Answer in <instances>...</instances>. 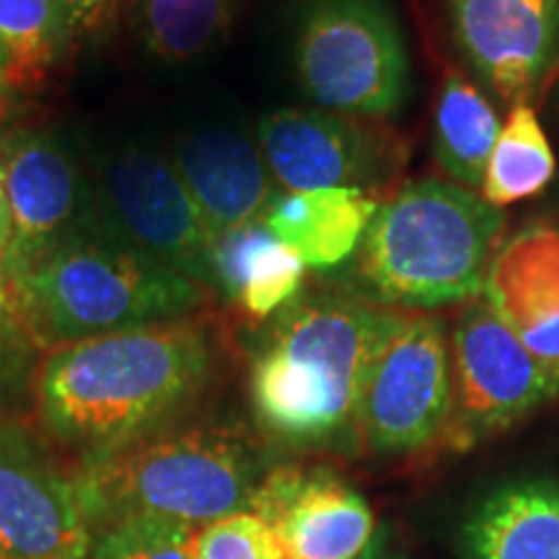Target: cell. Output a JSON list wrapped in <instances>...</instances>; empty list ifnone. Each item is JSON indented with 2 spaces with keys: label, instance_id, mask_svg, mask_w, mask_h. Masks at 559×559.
I'll use <instances>...</instances> for the list:
<instances>
[{
  "label": "cell",
  "instance_id": "6da1fadb",
  "mask_svg": "<svg viewBox=\"0 0 559 559\" xmlns=\"http://www.w3.org/2000/svg\"><path fill=\"white\" fill-rule=\"evenodd\" d=\"M200 324L160 321L55 347L37 373V412L81 461L111 456L177 425L213 376Z\"/></svg>",
  "mask_w": 559,
  "mask_h": 559
},
{
  "label": "cell",
  "instance_id": "7a4b0ae2",
  "mask_svg": "<svg viewBox=\"0 0 559 559\" xmlns=\"http://www.w3.org/2000/svg\"><path fill=\"white\" fill-rule=\"evenodd\" d=\"M400 311L368 298L311 296L277 313L249 370L257 428L285 449L358 440L362 389Z\"/></svg>",
  "mask_w": 559,
  "mask_h": 559
},
{
  "label": "cell",
  "instance_id": "3957f363",
  "mask_svg": "<svg viewBox=\"0 0 559 559\" xmlns=\"http://www.w3.org/2000/svg\"><path fill=\"white\" fill-rule=\"evenodd\" d=\"M506 215L466 187L423 179L379 205L360 241L358 277L379 306L432 311L481 296Z\"/></svg>",
  "mask_w": 559,
  "mask_h": 559
},
{
  "label": "cell",
  "instance_id": "277c9868",
  "mask_svg": "<svg viewBox=\"0 0 559 559\" xmlns=\"http://www.w3.org/2000/svg\"><path fill=\"white\" fill-rule=\"evenodd\" d=\"M264 472L239 430L171 425L111 456L81 461L70 477L94 536L132 519L205 526L251 510Z\"/></svg>",
  "mask_w": 559,
  "mask_h": 559
},
{
  "label": "cell",
  "instance_id": "5b68a950",
  "mask_svg": "<svg viewBox=\"0 0 559 559\" xmlns=\"http://www.w3.org/2000/svg\"><path fill=\"white\" fill-rule=\"evenodd\" d=\"M3 283L39 347L185 319L202 300L198 283L130 247L104 221Z\"/></svg>",
  "mask_w": 559,
  "mask_h": 559
},
{
  "label": "cell",
  "instance_id": "8992f818",
  "mask_svg": "<svg viewBox=\"0 0 559 559\" xmlns=\"http://www.w3.org/2000/svg\"><path fill=\"white\" fill-rule=\"evenodd\" d=\"M296 70L319 109L386 120L409 96V55L386 0H304Z\"/></svg>",
  "mask_w": 559,
  "mask_h": 559
},
{
  "label": "cell",
  "instance_id": "52a82bcc",
  "mask_svg": "<svg viewBox=\"0 0 559 559\" xmlns=\"http://www.w3.org/2000/svg\"><path fill=\"white\" fill-rule=\"evenodd\" d=\"M451 402L445 324L428 311H400L362 389L358 440L373 453H415L443 438Z\"/></svg>",
  "mask_w": 559,
  "mask_h": 559
},
{
  "label": "cell",
  "instance_id": "ba28073f",
  "mask_svg": "<svg viewBox=\"0 0 559 559\" xmlns=\"http://www.w3.org/2000/svg\"><path fill=\"white\" fill-rule=\"evenodd\" d=\"M449 340L453 402L443 432L449 449H472L559 394L542 362L485 300L461 311Z\"/></svg>",
  "mask_w": 559,
  "mask_h": 559
},
{
  "label": "cell",
  "instance_id": "9c48e42d",
  "mask_svg": "<svg viewBox=\"0 0 559 559\" xmlns=\"http://www.w3.org/2000/svg\"><path fill=\"white\" fill-rule=\"evenodd\" d=\"M0 190L11 210V241L0 262L3 280L102 226L94 185L52 132L19 130L0 143Z\"/></svg>",
  "mask_w": 559,
  "mask_h": 559
},
{
  "label": "cell",
  "instance_id": "30bf717a",
  "mask_svg": "<svg viewBox=\"0 0 559 559\" xmlns=\"http://www.w3.org/2000/svg\"><path fill=\"white\" fill-rule=\"evenodd\" d=\"M111 234L192 283L213 285V239L185 181L148 148H122L96 181Z\"/></svg>",
  "mask_w": 559,
  "mask_h": 559
},
{
  "label": "cell",
  "instance_id": "8fae6325",
  "mask_svg": "<svg viewBox=\"0 0 559 559\" xmlns=\"http://www.w3.org/2000/svg\"><path fill=\"white\" fill-rule=\"evenodd\" d=\"M260 151L288 192L358 187L376 194L407 166V145L386 124L319 107L264 115Z\"/></svg>",
  "mask_w": 559,
  "mask_h": 559
},
{
  "label": "cell",
  "instance_id": "7c38bea8",
  "mask_svg": "<svg viewBox=\"0 0 559 559\" xmlns=\"http://www.w3.org/2000/svg\"><path fill=\"white\" fill-rule=\"evenodd\" d=\"M451 39L489 99L531 104L559 70V0H445Z\"/></svg>",
  "mask_w": 559,
  "mask_h": 559
},
{
  "label": "cell",
  "instance_id": "4fadbf2b",
  "mask_svg": "<svg viewBox=\"0 0 559 559\" xmlns=\"http://www.w3.org/2000/svg\"><path fill=\"white\" fill-rule=\"evenodd\" d=\"M73 477L24 425L0 419V559H86Z\"/></svg>",
  "mask_w": 559,
  "mask_h": 559
},
{
  "label": "cell",
  "instance_id": "5bb4252c",
  "mask_svg": "<svg viewBox=\"0 0 559 559\" xmlns=\"http://www.w3.org/2000/svg\"><path fill=\"white\" fill-rule=\"evenodd\" d=\"M251 513L267 523L285 559H360L376 539L366 498L326 466L267 469Z\"/></svg>",
  "mask_w": 559,
  "mask_h": 559
},
{
  "label": "cell",
  "instance_id": "9a60e30c",
  "mask_svg": "<svg viewBox=\"0 0 559 559\" xmlns=\"http://www.w3.org/2000/svg\"><path fill=\"white\" fill-rule=\"evenodd\" d=\"M481 300L559 386V228L534 223L502 241Z\"/></svg>",
  "mask_w": 559,
  "mask_h": 559
},
{
  "label": "cell",
  "instance_id": "2e32d148",
  "mask_svg": "<svg viewBox=\"0 0 559 559\" xmlns=\"http://www.w3.org/2000/svg\"><path fill=\"white\" fill-rule=\"evenodd\" d=\"M171 164L213 236L262 221L272 205L267 160L241 132L221 124L187 132Z\"/></svg>",
  "mask_w": 559,
  "mask_h": 559
},
{
  "label": "cell",
  "instance_id": "e0dca14e",
  "mask_svg": "<svg viewBox=\"0 0 559 559\" xmlns=\"http://www.w3.org/2000/svg\"><path fill=\"white\" fill-rule=\"evenodd\" d=\"M469 559H559V481L515 479L481 498L461 531Z\"/></svg>",
  "mask_w": 559,
  "mask_h": 559
},
{
  "label": "cell",
  "instance_id": "ac0fdd59",
  "mask_svg": "<svg viewBox=\"0 0 559 559\" xmlns=\"http://www.w3.org/2000/svg\"><path fill=\"white\" fill-rule=\"evenodd\" d=\"M376 210L379 194L358 187H332L280 194L262 221L296 251L306 270H332L360 247Z\"/></svg>",
  "mask_w": 559,
  "mask_h": 559
},
{
  "label": "cell",
  "instance_id": "d6986e66",
  "mask_svg": "<svg viewBox=\"0 0 559 559\" xmlns=\"http://www.w3.org/2000/svg\"><path fill=\"white\" fill-rule=\"evenodd\" d=\"M306 264L264 221L230 228L213 239V285H221L247 317L262 321L296 300Z\"/></svg>",
  "mask_w": 559,
  "mask_h": 559
},
{
  "label": "cell",
  "instance_id": "ffe728a7",
  "mask_svg": "<svg viewBox=\"0 0 559 559\" xmlns=\"http://www.w3.org/2000/svg\"><path fill=\"white\" fill-rule=\"evenodd\" d=\"M502 130L487 91L466 75L449 73L436 107V160L453 185L479 190Z\"/></svg>",
  "mask_w": 559,
  "mask_h": 559
},
{
  "label": "cell",
  "instance_id": "44dd1931",
  "mask_svg": "<svg viewBox=\"0 0 559 559\" xmlns=\"http://www.w3.org/2000/svg\"><path fill=\"white\" fill-rule=\"evenodd\" d=\"M555 151L534 104H515L502 122L479 194L489 205L502 210L542 194L555 179Z\"/></svg>",
  "mask_w": 559,
  "mask_h": 559
},
{
  "label": "cell",
  "instance_id": "7402d4cb",
  "mask_svg": "<svg viewBox=\"0 0 559 559\" xmlns=\"http://www.w3.org/2000/svg\"><path fill=\"white\" fill-rule=\"evenodd\" d=\"M239 0H138L135 19L145 50L181 66L228 37Z\"/></svg>",
  "mask_w": 559,
  "mask_h": 559
},
{
  "label": "cell",
  "instance_id": "603a6c76",
  "mask_svg": "<svg viewBox=\"0 0 559 559\" xmlns=\"http://www.w3.org/2000/svg\"><path fill=\"white\" fill-rule=\"evenodd\" d=\"M73 34L55 0H0V50L13 86L45 79Z\"/></svg>",
  "mask_w": 559,
  "mask_h": 559
},
{
  "label": "cell",
  "instance_id": "cb8c5ba5",
  "mask_svg": "<svg viewBox=\"0 0 559 559\" xmlns=\"http://www.w3.org/2000/svg\"><path fill=\"white\" fill-rule=\"evenodd\" d=\"M198 526L160 519H132L96 531L86 559H192Z\"/></svg>",
  "mask_w": 559,
  "mask_h": 559
},
{
  "label": "cell",
  "instance_id": "d4e9b609",
  "mask_svg": "<svg viewBox=\"0 0 559 559\" xmlns=\"http://www.w3.org/2000/svg\"><path fill=\"white\" fill-rule=\"evenodd\" d=\"M39 349L9 285L0 280V419L29 391Z\"/></svg>",
  "mask_w": 559,
  "mask_h": 559
},
{
  "label": "cell",
  "instance_id": "484cf974",
  "mask_svg": "<svg viewBox=\"0 0 559 559\" xmlns=\"http://www.w3.org/2000/svg\"><path fill=\"white\" fill-rule=\"evenodd\" d=\"M192 559H285L267 523L251 510L198 526Z\"/></svg>",
  "mask_w": 559,
  "mask_h": 559
},
{
  "label": "cell",
  "instance_id": "4316f807",
  "mask_svg": "<svg viewBox=\"0 0 559 559\" xmlns=\"http://www.w3.org/2000/svg\"><path fill=\"white\" fill-rule=\"evenodd\" d=\"M75 34H96L115 19L120 0H55Z\"/></svg>",
  "mask_w": 559,
  "mask_h": 559
},
{
  "label": "cell",
  "instance_id": "83f0119b",
  "mask_svg": "<svg viewBox=\"0 0 559 559\" xmlns=\"http://www.w3.org/2000/svg\"><path fill=\"white\" fill-rule=\"evenodd\" d=\"M9 241H11V210H9V202H5L3 190H0V262H3Z\"/></svg>",
  "mask_w": 559,
  "mask_h": 559
},
{
  "label": "cell",
  "instance_id": "f1b7e54d",
  "mask_svg": "<svg viewBox=\"0 0 559 559\" xmlns=\"http://www.w3.org/2000/svg\"><path fill=\"white\" fill-rule=\"evenodd\" d=\"M360 559H402V557L391 555V551L383 549L381 542H376V544H370L368 551H366V555H362Z\"/></svg>",
  "mask_w": 559,
  "mask_h": 559
}]
</instances>
